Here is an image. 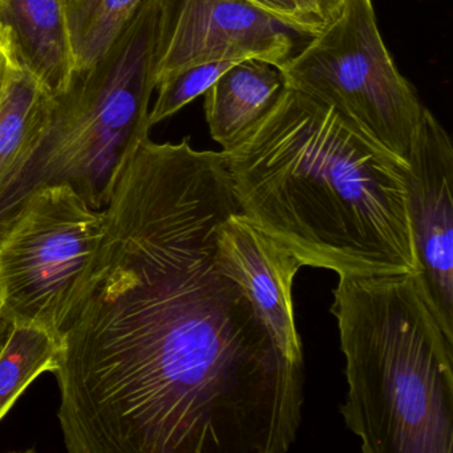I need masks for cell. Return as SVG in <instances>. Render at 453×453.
<instances>
[{
    "label": "cell",
    "mask_w": 453,
    "mask_h": 453,
    "mask_svg": "<svg viewBox=\"0 0 453 453\" xmlns=\"http://www.w3.org/2000/svg\"><path fill=\"white\" fill-rule=\"evenodd\" d=\"M347 428L365 453L453 452V341L418 273L339 275Z\"/></svg>",
    "instance_id": "cell-3"
},
{
    "label": "cell",
    "mask_w": 453,
    "mask_h": 453,
    "mask_svg": "<svg viewBox=\"0 0 453 453\" xmlns=\"http://www.w3.org/2000/svg\"><path fill=\"white\" fill-rule=\"evenodd\" d=\"M407 164L418 278L440 327L453 341V145L428 108Z\"/></svg>",
    "instance_id": "cell-8"
},
{
    "label": "cell",
    "mask_w": 453,
    "mask_h": 453,
    "mask_svg": "<svg viewBox=\"0 0 453 453\" xmlns=\"http://www.w3.org/2000/svg\"><path fill=\"white\" fill-rule=\"evenodd\" d=\"M55 99L19 68L0 105V196L12 185L41 142Z\"/></svg>",
    "instance_id": "cell-12"
},
{
    "label": "cell",
    "mask_w": 453,
    "mask_h": 453,
    "mask_svg": "<svg viewBox=\"0 0 453 453\" xmlns=\"http://www.w3.org/2000/svg\"><path fill=\"white\" fill-rule=\"evenodd\" d=\"M216 245L217 264L245 291L278 349L288 362L303 365L293 302L302 262L242 211L219 224Z\"/></svg>",
    "instance_id": "cell-9"
},
{
    "label": "cell",
    "mask_w": 453,
    "mask_h": 453,
    "mask_svg": "<svg viewBox=\"0 0 453 453\" xmlns=\"http://www.w3.org/2000/svg\"><path fill=\"white\" fill-rule=\"evenodd\" d=\"M161 17L163 0H144L104 57L54 97L41 142L0 196V234L49 185H71L91 208H104L119 164L152 129Z\"/></svg>",
    "instance_id": "cell-4"
},
{
    "label": "cell",
    "mask_w": 453,
    "mask_h": 453,
    "mask_svg": "<svg viewBox=\"0 0 453 453\" xmlns=\"http://www.w3.org/2000/svg\"><path fill=\"white\" fill-rule=\"evenodd\" d=\"M283 89L274 65L243 60L225 71L203 94V112L211 139L229 148L270 110Z\"/></svg>",
    "instance_id": "cell-11"
},
{
    "label": "cell",
    "mask_w": 453,
    "mask_h": 453,
    "mask_svg": "<svg viewBox=\"0 0 453 453\" xmlns=\"http://www.w3.org/2000/svg\"><path fill=\"white\" fill-rule=\"evenodd\" d=\"M144 0H65L76 71L104 57Z\"/></svg>",
    "instance_id": "cell-14"
},
{
    "label": "cell",
    "mask_w": 453,
    "mask_h": 453,
    "mask_svg": "<svg viewBox=\"0 0 453 453\" xmlns=\"http://www.w3.org/2000/svg\"><path fill=\"white\" fill-rule=\"evenodd\" d=\"M19 68L9 38L4 31H0V105L4 103L12 79Z\"/></svg>",
    "instance_id": "cell-17"
},
{
    "label": "cell",
    "mask_w": 453,
    "mask_h": 453,
    "mask_svg": "<svg viewBox=\"0 0 453 453\" xmlns=\"http://www.w3.org/2000/svg\"><path fill=\"white\" fill-rule=\"evenodd\" d=\"M296 38L303 36L242 0H163L156 87L179 71L217 60L278 68L296 51Z\"/></svg>",
    "instance_id": "cell-7"
},
{
    "label": "cell",
    "mask_w": 453,
    "mask_h": 453,
    "mask_svg": "<svg viewBox=\"0 0 453 453\" xmlns=\"http://www.w3.org/2000/svg\"><path fill=\"white\" fill-rule=\"evenodd\" d=\"M103 209L52 373L68 452H288L304 368L217 264V229L241 211L222 150L145 137Z\"/></svg>",
    "instance_id": "cell-1"
},
{
    "label": "cell",
    "mask_w": 453,
    "mask_h": 453,
    "mask_svg": "<svg viewBox=\"0 0 453 453\" xmlns=\"http://www.w3.org/2000/svg\"><path fill=\"white\" fill-rule=\"evenodd\" d=\"M243 60H217L179 71L156 87L157 97L150 112V127L176 115L193 100L205 94L211 84L233 65Z\"/></svg>",
    "instance_id": "cell-15"
},
{
    "label": "cell",
    "mask_w": 453,
    "mask_h": 453,
    "mask_svg": "<svg viewBox=\"0 0 453 453\" xmlns=\"http://www.w3.org/2000/svg\"><path fill=\"white\" fill-rule=\"evenodd\" d=\"M278 71L283 87L330 105L365 137L407 161L426 107L387 49L372 0H346Z\"/></svg>",
    "instance_id": "cell-5"
},
{
    "label": "cell",
    "mask_w": 453,
    "mask_h": 453,
    "mask_svg": "<svg viewBox=\"0 0 453 453\" xmlns=\"http://www.w3.org/2000/svg\"><path fill=\"white\" fill-rule=\"evenodd\" d=\"M222 153L242 213L303 266L338 277L418 273L407 161L330 105L283 87Z\"/></svg>",
    "instance_id": "cell-2"
},
{
    "label": "cell",
    "mask_w": 453,
    "mask_h": 453,
    "mask_svg": "<svg viewBox=\"0 0 453 453\" xmlns=\"http://www.w3.org/2000/svg\"><path fill=\"white\" fill-rule=\"evenodd\" d=\"M12 327V323L6 322V320L4 319H0V351H2L4 344H6L7 339H9Z\"/></svg>",
    "instance_id": "cell-19"
},
{
    "label": "cell",
    "mask_w": 453,
    "mask_h": 453,
    "mask_svg": "<svg viewBox=\"0 0 453 453\" xmlns=\"http://www.w3.org/2000/svg\"><path fill=\"white\" fill-rule=\"evenodd\" d=\"M59 354L60 339L49 331L12 325L0 351V421L39 376L55 372Z\"/></svg>",
    "instance_id": "cell-13"
},
{
    "label": "cell",
    "mask_w": 453,
    "mask_h": 453,
    "mask_svg": "<svg viewBox=\"0 0 453 453\" xmlns=\"http://www.w3.org/2000/svg\"><path fill=\"white\" fill-rule=\"evenodd\" d=\"M0 31L20 68L52 96L63 94L76 73L65 0H0Z\"/></svg>",
    "instance_id": "cell-10"
},
{
    "label": "cell",
    "mask_w": 453,
    "mask_h": 453,
    "mask_svg": "<svg viewBox=\"0 0 453 453\" xmlns=\"http://www.w3.org/2000/svg\"><path fill=\"white\" fill-rule=\"evenodd\" d=\"M249 6L274 18L282 25L309 39L317 35L326 23L311 0H242Z\"/></svg>",
    "instance_id": "cell-16"
},
{
    "label": "cell",
    "mask_w": 453,
    "mask_h": 453,
    "mask_svg": "<svg viewBox=\"0 0 453 453\" xmlns=\"http://www.w3.org/2000/svg\"><path fill=\"white\" fill-rule=\"evenodd\" d=\"M311 2L317 7L326 25H327L341 12L346 0H311Z\"/></svg>",
    "instance_id": "cell-18"
},
{
    "label": "cell",
    "mask_w": 453,
    "mask_h": 453,
    "mask_svg": "<svg viewBox=\"0 0 453 453\" xmlns=\"http://www.w3.org/2000/svg\"><path fill=\"white\" fill-rule=\"evenodd\" d=\"M104 233V211L71 185L28 196L0 234V319L62 338Z\"/></svg>",
    "instance_id": "cell-6"
}]
</instances>
